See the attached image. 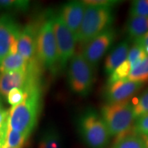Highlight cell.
Listing matches in <instances>:
<instances>
[{
  "label": "cell",
  "mask_w": 148,
  "mask_h": 148,
  "mask_svg": "<svg viewBox=\"0 0 148 148\" xmlns=\"http://www.w3.org/2000/svg\"><path fill=\"white\" fill-rule=\"evenodd\" d=\"M23 101L8 111V127L29 136L38 122L41 109L42 88L38 87L23 92Z\"/></svg>",
  "instance_id": "1"
},
{
  "label": "cell",
  "mask_w": 148,
  "mask_h": 148,
  "mask_svg": "<svg viewBox=\"0 0 148 148\" xmlns=\"http://www.w3.org/2000/svg\"><path fill=\"white\" fill-rule=\"evenodd\" d=\"M77 130L84 143L90 148H105L108 145L110 135L100 114L92 107L86 108L79 114Z\"/></svg>",
  "instance_id": "2"
},
{
  "label": "cell",
  "mask_w": 148,
  "mask_h": 148,
  "mask_svg": "<svg viewBox=\"0 0 148 148\" xmlns=\"http://www.w3.org/2000/svg\"><path fill=\"white\" fill-rule=\"evenodd\" d=\"M114 8L97 5H86L82 23L75 38L85 45L92 38L112 27L114 21Z\"/></svg>",
  "instance_id": "3"
},
{
  "label": "cell",
  "mask_w": 148,
  "mask_h": 148,
  "mask_svg": "<svg viewBox=\"0 0 148 148\" xmlns=\"http://www.w3.org/2000/svg\"><path fill=\"white\" fill-rule=\"evenodd\" d=\"M133 106L129 101L121 103H106L101 107L100 115L110 136L115 140L132 132L134 120Z\"/></svg>",
  "instance_id": "4"
},
{
  "label": "cell",
  "mask_w": 148,
  "mask_h": 148,
  "mask_svg": "<svg viewBox=\"0 0 148 148\" xmlns=\"http://www.w3.org/2000/svg\"><path fill=\"white\" fill-rule=\"evenodd\" d=\"M36 58L42 67L53 75L59 72L58 51L51 23V12H48L38 27Z\"/></svg>",
  "instance_id": "5"
},
{
  "label": "cell",
  "mask_w": 148,
  "mask_h": 148,
  "mask_svg": "<svg viewBox=\"0 0 148 148\" xmlns=\"http://www.w3.org/2000/svg\"><path fill=\"white\" fill-rule=\"evenodd\" d=\"M95 82L94 68L84 58L82 53H77L68 63V86L73 93L86 97L91 92Z\"/></svg>",
  "instance_id": "6"
},
{
  "label": "cell",
  "mask_w": 148,
  "mask_h": 148,
  "mask_svg": "<svg viewBox=\"0 0 148 148\" xmlns=\"http://www.w3.org/2000/svg\"><path fill=\"white\" fill-rule=\"evenodd\" d=\"M51 18L58 56V71H62L75 55L76 38L58 14L51 12Z\"/></svg>",
  "instance_id": "7"
},
{
  "label": "cell",
  "mask_w": 148,
  "mask_h": 148,
  "mask_svg": "<svg viewBox=\"0 0 148 148\" xmlns=\"http://www.w3.org/2000/svg\"><path fill=\"white\" fill-rule=\"evenodd\" d=\"M21 27L10 14L0 16V63L10 53H17V43Z\"/></svg>",
  "instance_id": "8"
},
{
  "label": "cell",
  "mask_w": 148,
  "mask_h": 148,
  "mask_svg": "<svg viewBox=\"0 0 148 148\" xmlns=\"http://www.w3.org/2000/svg\"><path fill=\"white\" fill-rule=\"evenodd\" d=\"M115 38V29L112 27L107 29L84 45L82 56L88 63L95 68L112 45Z\"/></svg>",
  "instance_id": "9"
},
{
  "label": "cell",
  "mask_w": 148,
  "mask_h": 148,
  "mask_svg": "<svg viewBox=\"0 0 148 148\" xmlns=\"http://www.w3.org/2000/svg\"><path fill=\"white\" fill-rule=\"evenodd\" d=\"M143 84V82L131 81L127 78L107 84L103 92L106 103H121L129 101L130 98L139 90Z\"/></svg>",
  "instance_id": "10"
},
{
  "label": "cell",
  "mask_w": 148,
  "mask_h": 148,
  "mask_svg": "<svg viewBox=\"0 0 148 148\" xmlns=\"http://www.w3.org/2000/svg\"><path fill=\"white\" fill-rule=\"evenodd\" d=\"M86 5L82 1H70L60 7L58 15L75 36L82 23Z\"/></svg>",
  "instance_id": "11"
},
{
  "label": "cell",
  "mask_w": 148,
  "mask_h": 148,
  "mask_svg": "<svg viewBox=\"0 0 148 148\" xmlns=\"http://www.w3.org/2000/svg\"><path fill=\"white\" fill-rule=\"evenodd\" d=\"M39 25L34 22L22 28L17 43V53L27 60L36 58V39Z\"/></svg>",
  "instance_id": "12"
},
{
  "label": "cell",
  "mask_w": 148,
  "mask_h": 148,
  "mask_svg": "<svg viewBox=\"0 0 148 148\" xmlns=\"http://www.w3.org/2000/svg\"><path fill=\"white\" fill-rule=\"evenodd\" d=\"M129 49L128 42L123 40L116 45L109 53L104 63V71L107 75H110L116 67L127 60Z\"/></svg>",
  "instance_id": "13"
},
{
  "label": "cell",
  "mask_w": 148,
  "mask_h": 148,
  "mask_svg": "<svg viewBox=\"0 0 148 148\" xmlns=\"http://www.w3.org/2000/svg\"><path fill=\"white\" fill-rule=\"evenodd\" d=\"M130 38L136 39L148 32V16H130L125 27Z\"/></svg>",
  "instance_id": "14"
},
{
  "label": "cell",
  "mask_w": 148,
  "mask_h": 148,
  "mask_svg": "<svg viewBox=\"0 0 148 148\" xmlns=\"http://www.w3.org/2000/svg\"><path fill=\"white\" fill-rule=\"evenodd\" d=\"M29 61L18 53H10L5 57L0 63V73L26 71Z\"/></svg>",
  "instance_id": "15"
},
{
  "label": "cell",
  "mask_w": 148,
  "mask_h": 148,
  "mask_svg": "<svg viewBox=\"0 0 148 148\" xmlns=\"http://www.w3.org/2000/svg\"><path fill=\"white\" fill-rule=\"evenodd\" d=\"M38 148H64L60 133L54 127H49L40 134Z\"/></svg>",
  "instance_id": "16"
},
{
  "label": "cell",
  "mask_w": 148,
  "mask_h": 148,
  "mask_svg": "<svg viewBox=\"0 0 148 148\" xmlns=\"http://www.w3.org/2000/svg\"><path fill=\"white\" fill-rule=\"evenodd\" d=\"M112 148H145V145L142 136L135 134L133 130L114 140Z\"/></svg>",
  "instance_id": "17"
},
{
  "label": "cell",
  "mask_w": 148,
  "mask_h": 148,
  "mask_svg": "<svg viewBox=\"0 0 148 148\" xmlns=\"http://www.w3.org/2000/svg\"><path fill=\"white\" fill-rule=\"evenodd\" d=\"M127 79L134 82L145 83L148 81V56L140 63L131 69Z\"/></svg>",
  "instance_id": "18"
},
{
  "label": "cell",
  "mask_w": 148,
  "mask_h": 148,
  "mask_svg": "<svg viewBox=\"0 0 148 148\" xmlns=\"http://www.w3.org/2000/svg\"><path fill=\"white\" fill-rule=\"evenodd\" d=\"M28 136L19 133L8 127L5 136V145L12 148H23L26 145Z\"/></svg>",
  "instance_id": "19"
},
{
  "label": "cell",
  "mask_w": 148,
  "mask_h": 148,
  "mask_svg": "<svg viewBox=\"0 0 148 148\" xmlns=\"http://www.w3.org/2000/svg\"><path fill=\"white\" fill-rule=\"evenodd\" d=\"M29 1L27 0H0V11L25 12L29 8Z\"/></svg>",
  "instance_id": "20"
},
{
  "label": "cell",
  "mask_w": 148,
  "mask_h": 148,
  "mask_svg": "<svg viewBox=\"0 0 148 148\" xmlns=\"http://www.w3.org/2000/svg\"><path fill=\"white\" fill-rule=\"evenodd\" d=\"M147 56L145 48L134 45L129 49L127 60L131 65V69L138 66Z\"/></svg>",
  "instance_id": "21"
},
{
  "label": "cell",
  "mask_w": 148,
  "mask_h": 148,
  "mask_svg": "<svg viewBox=\"0 0 148 148\" xmlns=\"http://www.w3.org/2000/svg\"><path fill=\"white\" fill-rule=\"evenodd\" d=\"M131 71V65L127 60L123 63L116 67L113 71L109 75L107 84H112V83L126 79L128 76L130 72Z\"/></svg>",
  "instance_id": "22"
},
{
  "label": "cell",
  "mask_w": 148,
  "mask_h": 148,
  "mask_svg": "<svg viewBox=\"0 0 148 148\" xmlns=\"http://www.w3.org/2000/svg\"><path fill=\"white\" fill-rule=\"evenodd\" d=\"M134 119L148 114V88L140 95L137 103L133 106Z\"/></svg>",
  "instance_id": "23"
},
{
  "label": "cell",
  "mask_w": 148,
  "mask_h": 148,
  "mask_svg": "<svg viewBox=\"0 0 148 148\" xmlns=\"http://www.w3.org/2000/svg\"><path fill=\"white\" fill-rule=\"evenodd\" d=\"M130 16H148V0H135L131 3Z\"/></svg>",
  "instance_id": "24"
},
{
  "label": "cell",
  "mask_w": 148,
  "mask_h": 148,
  "mask_svg": "<svg viewBox=\"0 0 148 148\" xmlns=\"http://www.w3.org/2000/svg\"><path fill=\"white\" fill-rule=\"evenodd\" d=\"M133 130L135 134L140 136L148 134V114L136 119L133 125Z\"/></svg>",
  "instance_id": "25"
},
{
  "label": "cell",
  "mask_w": 148,
  "mask_h": 148,
  "mask_svg": "<svg viewBox=\"0 0 148 148\" xmlns=\"http://www.w3.org/2000/svg\"><path fill=\"white\" fill-rule=\"evenodd\" d=\"M24 98H25V95H24L23 90L18 88H13L9 92L6 99L10 105L14 106L21 103L23 101Z\"/></svg>",
  "instance_id": "26"
},
{
  "label": "cell",
  "mask_w": 148,
  "mask_h": 148,
  "mask_svg": "<svg viewBox=\"0 0 148 148\" xmlns=\"http://www.w3.org/2000/svg\"><path fill=\"white\" fill-rule=\"evenodd\" d=\"M82 2L86 5H97V6L108 7L114 8L121 3L118 0H85Z\"/></svg>",
  "instance_id": "27"
},
{
  "label": "cell",
  "mask_w": 148,
  "mask_h": 148,
  "mask_svg": "<svg viewBox=\"0 0 148 148\" xmlns=\"http://www.w3.org/2000/svg\"><path fill=\"white\" fill-rule=\"evenodd\" d=\"M134 45H137L140 47L145 48L148 46V32L143 35V36L136 38L134 40Z\"/></svg>",
  "instance_id": "28"
},
{
  "label": "cell",
  "mask_w": 148,
  "mask_h": 148,
  "mask_svg": "<svg viewBox=\"0 0 148 148\" xmlns=\"http://www.w3.org/2000/svg\"><path fill=\"white\" fill-rule=\"evenodd\" d=\"M8 111L3 108L0 109V128L8 124Z\"/></svg>",
  "instance_id": "29"
},
{
  "label": "cell",
  "mask_w": 148,
  "mask_h": 148,
  "mask_svg": "<svg viewBox=\"0 0 148 148\" xmlns=\"http://www.w3.org/2000/svg\"><path fill=\"white\" fill-rule=\"evenodd\" d=\"M141 136L143 139L145 148H148V134L145 135V136Z\"/></svg>",
  "instance_id": "30"
},
{
  "label": "cell",
  "mask_w": 148,
  "mask_h": 148,
  "mask_svg": "<svg viewBox=\"0 0 148 148\" xmlns=\"http://www.w3.org/2000/svg\"><path fill=\"white\" fill-rule=\"evenodd\" d=\"M3 108V106H2V102H1V97H0V109Z\"/></svg>",
  "instance_id": "31"
},
{
  "label": "cell",
  "mask_w": 148,
  "mask_h": 148,
  "mask_svg": "<svg viewBox=\"0 0 148 148\" xmlns=\"http://www.w3.org/2000/svg\"><path fill=\"white\" fill-rule=\"evenodd\" d=\"M145 49L146 53H147V54H148V46H147V47L145 48Z\"/></svg>",
  "instance_id": "32"
},
{
  "label": "cell",
  "mask_w": 148,
  "mask_h": 148,
  "mask_svg": "<svg viewBox=\"0 0 148 148\" xmlns=\"http://www.w3.org/2000/svg\"><path fill=\"white\" fill-rule=\"evenodd\" d=\"M3 148H12V147H8V146H6V145H4L3 147Z\"/></svg>",
  "instance_id": "33"
},
{
  "label": "cell",
  "mask_w": 148,
  "mask_h": 148,
  "mask_svg": "<svg viewBox=\"0 0 148 148\" xmlns=\"http://www.w3.org/2000/svg\"><path fill=\"white\" fill-rule=\"evenodd\" d=\"M0 148H3L2 147H1V146H0Z\"/></svg>",
  "instance_id": "34"
}]
</instances>
